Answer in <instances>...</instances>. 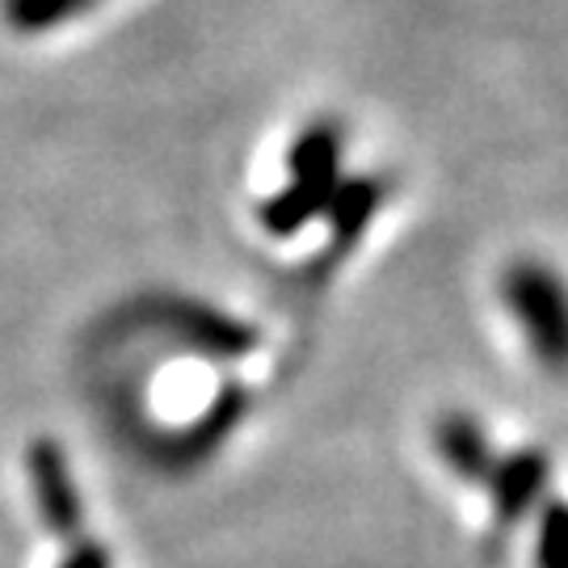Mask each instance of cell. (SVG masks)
Listing matches in <instances>:
<instances>
[{"label":"cell","instance_id":"6da1fadb","mask_svg":"<svg viewBox=\"0 0 568 568\" xmlns=\"http://www.w3.org/2000/svg\"><path fill=\"white\" fill-rule=\"evenodd\" d=\"M501 300L544 371L568 375V283L544 262H514L501 274Z\"/></svg>","mask_w":568,"mask_h":568},{"label":"cell","instance_id":"7a4b0ae2","mask_svg":"<svg viewBox=\"0 0 568 568\" xmlns=\"http://www.w3.org/2000/svg\"><path fill=\"white\" fill-rule=\"evenodd\" d=\"M286 161H291V185L262 206V224L274 236H291L307 220L328 211L337 185H342V135H337V126H328V122L307 126L304 135L291 143Z\"/></svg>","mask_w":568,"mask_h":568},{"label":"cell","instance_id":"3957f363","mask_svg":"<svg viewBox=\"0 0 568 568\" xmlns=\"http://www.w3.org/2000/svg\"><path fill=\"white\" fill-rule=\"evenodd\" d=\"M30 488H34V506H39L42 527L51 530L55 539H68V544L81 539V497H77L63 450L55 443H47V438L30 447Z\"/></svg>","mask_w":568,"mask_h":568},{"label":"cell","instance_id":"277c9868","mask_svg":"<svg viewBox=\"0 0 568 568\" xmlns=\"http://www.w3.org/2000/svg\"><path fill=\"white\" fill-rule=\"evenodd\" d=\"M488 501H493V523L501 530H509L523 514L535 509V501L548 488V459L544 450H514L501 455L493 471L485 476Z\"/></svg>","mask_w":568,"mask_h":568},{"label":"cell","instance_id":"5b68a950","mask_svg":"<svg viewBox=\"0 0 568 568\" xmlns=\"http://www.w3.org/2000/svg\"><path fill=\"white\" fill-rule=\"evenodd\" d=\"M161 312V328H169L173 337L190 342L194 349H206V354H220V358H236V354H248L257 345V333L244 328L241 321H227L215 307L206 304H190V300H161L156 304Z\"/></svg>","mask_w":568,"mask_h":568},{"label":"cell","instance_id":"8992f818","mask_svg":"<svg viewBox=\"0 0 568 568\" xmlns=\"http://www.w3.org/2000/svg\"><path fill=\"white\" fill-rule=\"evenodd\" d=\"M434 447H438V459L459 476L467 485H485V476L493 471L497 455H493V443L480 429L476 417L467 413H447L438 429H434Z\"/></svg>","mask_w":568,"mask_h":568},{"label":"cell","instance_id":"52a82bcc","mask_svg":"<svg viewBox=\"0 0 568 568\" xmlns=\"http://www.w3.org/2000/svg\"><path fill=\"white\" fill-rule=\"evenodd\" d=\"M379 203V185L375 182H349V185H337V194H333V232H337V241L349 244L358 232L366 227L371 220V211Z\"/></svg>","mask_w":568,"mask_h":568},{"label":"cell","instance_id":"ba28073f","mask_svg":"<svg viewBox=\"0 0 568 568\" xmlns=\"http://www.w3.org/2000/svg\"><path fill=\"white\" fill-rule=\"evenodd\" d=\"M535 568H568V501H551L535 535Z\"/></svg>","mask_w":568,"mask_h":568},{"label":"cell","instance_id":"9c48e42d","mask_svg":"<svg viewBox=\"0 0 568 568\" xmlns=\"http://www.w3.org/2000/svg\"><path fill=\"white\" fill-rule=\"evenodd\" d=\"M77 9H84V0H4V18L18 30H51L68 21Z\"/></svg>","mask_w":568,"mask_h":568},{"label":"cell","instance_id":"30bf717a","mask_svg":"<svg viewBox=\"0 0 568 568\" xmlns=\"http://www.w3.org/2000/svg\"><path fill=\"white\" fill-rule=\"evenodd\" d=\"M60 568H110V556H105V548L89 544V539H72Z\"/></svg>","mask_w":568,"mask_h":568}]
</instances>
